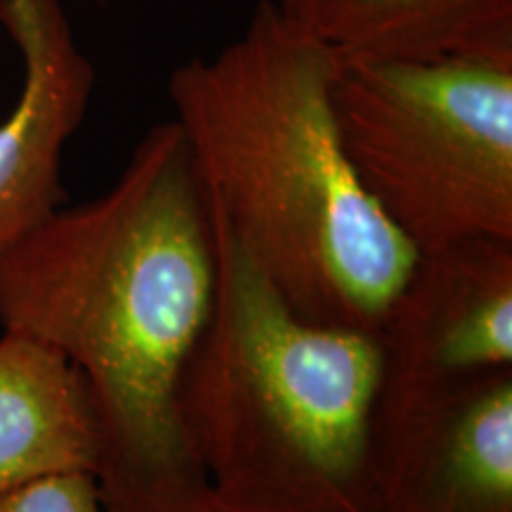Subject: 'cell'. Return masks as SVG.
<instances>
[{
	"mask_svg": "<svg viewBox=\"0 0 512 512\" xmlns=\"http://www.w3.org/2000/svg\"><path fill=\"white\" fill-rule=\"evenodd\" d=\"M216 287L214 226L174 119L105 195L60 207L0 252V325L86 382L107 512H216L181 418V380Z\"/></svg>",
	"mask_w": 512,
	"mask_h": 512,
	"instance_id": "cell-1",
	"label": "cell"
},
{
	"mask_svg": "<svg viewBox=\"0 0 512 512\" xmlns=\"http://www.w3.org/2000/svg\"><path fill=\"white\" fill-rule=\"evenodd\" d=\"M337 67L261 0L233 41L178 64L166 93L209 207L278 297L309 323L375 335L418 252L344 155Z\"/></svg>",
	"mask_w": 512,
	"mask_h": 512,
	"instance_id": "cell-2",
	"label": "cell"
},
{
	"mask_svg": "<svg viewBox=\"0 0 512 512\" xmlns=\"http://www.w3.org/2000/svg\"><path fill=\"white\" fill-rule=\"evenodd\" d=\"M209 214L214 302L181 418L216 512H375V335L299 318Z\"/></svg>",
	"mask_w": 512,
	"mask_h": 512,
	"instance_id": "cell-3",
	"label": "cell"
},
{
	"mask_svg": "<svg viewBox=\"0 0 512 512\" xmlns=\"http://www.w3.org/2000/svg\"><path fill=\"white\" fill-rule=\"evenodd\" d=\"M330 102L358 181L415 252L512 240V53L339 60Z\"/></svg>",
	"mask_w": 512,
	"mask_h": 512,
	"instance_id": "cell-4",
	"label": "cell"
},
{
	"mask_svg": "<svg viewBox=\"0 0 512 512\" xmlns=\"http://www.w3.org/2000/svg\"><path fill=\"white\" fill-rule=\"evenodd\" d=\"M375 512H512V368L375 396Z\"/></svg>",
	"mask_w": 512,
	"mask_h": 512,
	"instance_id": "cell-5",
	"label": "cell"
},
{
	"mask_svg": "<svg viewBox=\"0 0 512 512\" xmlns=\"http://www.w3.org/2000/svg\"><path fill=\"white\" fill-rule=\"evenodd\" d=\"M375 339V396L512 368V240L470 238L418 254Z\"/></svg>",
	"mask_w": 512,
	"mask_h": 512,
	"instance_id": "cell-6",
	"label": "cell"
},
{
	"mask_svg": "<svg viewBox=\"0 0 512 512\" xmlns=\"http://www.w3.org/2000/svg\"><path fill=\"white\" fill-rule=\"evenodd\" d=\"M0 24L22 60V88L0 121V252L64 202V147L86 119L95 69L62 0H0Z\"/></svg>",
	"mask_w": 512,
	"mask_h": 512,
	"instance_id": "cell-7",
	"label": "cell"
},
{
	"mask_svg": "<svg viewBox=\"0 0 512 512\" xmlns=\"http://www.w3.org/2000/svg\"><path fill=\"white\" fill-rule=\"evenodd\" d=\"M339 60L512 53V0H268Z\"/></svg>",
	"mask_w": 512,
	"mask_h": 512,
	"instance_id": "cell-8",
	"label": "cell"
},
{
	"mask_svg": "<svg viewBox=\"0 0 512 512\" xmlns=\"http://www.w3.org/2000/svg\"><path fill=\"white\" fill-rule=\"evenodd\" d=\"M98 425L86 382L48 344L0 337V496L31 479L95 470Z\"/></svg>",
	"mask_w": 512,
	"mask_h": 512,
	"instance_id": "cell-9",
	"label": "cell"
},
{
	"mask_svg": "<svg viewBox=\"0 0 512 512\" xmlns=\"http://www.w3.org/2000/svg\"><path fill=\"white\" fill-rule=\"evenodd\" d=\"M0 512H107L88 470L55 472L19 484L0 496Z\"/></svg>",
	"mask_w": 512,
	"mask_h": 512,
	"instance_id": "cell-10",
	"label": "cell"
}]
</instances>
